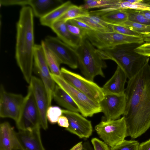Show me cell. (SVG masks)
<instances>
[{
	"label": "cell",
	"mask_w": 150,
	"mask_h": 150,
	"mask_svg": "<svg viewBox=\"0 0 150 150\" xmlns=\"http://www.w3.org/2000/svg\"><path fill=\"white\" fill-rule=\"evenodd\" d=\"M40 127L31 130H19L16 132L22 150H45L41 141Z\"/></svg>",
	"instance_id": "16"
},
{
	"label": "cell",
	"mask_w": 150,
	"mask_h": 150,
	"mask_svg": "<svg viewBox=\"0 0 150 150\" xmlns=\"http://www.w3.org/2000/svg\"><path fill=\"white\" fill-rule=\"evenodd\" d=\"M16 132L8 122L0 125V150H22Z\"/></svg>",
	"instance_id": "18"
},
{
	"label": "cell",
	"mask_w": 150,
	"mask_h": 150,
	"mask_svg": "<svg viewBox=\"0 0 150 150\" xmlns=\"http://www.w3.org/2000/svg\"><path fill=\"white\" fill-rule=\"evenodd\" d=\"M118 0H87L84 4L80 6L83 8L88 10L92 8H103L112 7Z\"/></svg>",
	"instance_id": "26"
},
{
	"label": "cell",
	"mask_w": 150,
	"mask_h": 150,
	"mask_svg": "<svg viewBox=\"0 0 150 150\" xmlns=\"http://www.w3.org/2000/svg\"><path fill=\"white\" fill-rule=\"evenodd\" d=\"M124 10L127 13L128 21L150 25V21L147 19L140 13V10L130 9Z\"/></svg>",
	"instance_id": "28"
},
{
	"label": "cell",
	"mask_w": 150,
	"mask_h": 150,
	"mask_svg": "<svg viewBox=\"0 0 150 150\" xmlns=\"http://www.w3.org/2000/svg\"><path fill=\"white\" fill-rule=\"evenodd\" d=\"M83 148V143L81 142L75 145L70 150H82Z\"/></svg>",
	"instance_id": "41"
},
{
	"label": "cell",
	"mask_w": 150,
	"mask_h": 150,
	"mask_svg": "<svg viewBox=\"0 0 150 150\" xmlns=\"http://www.w3.org/2000/svg\"><path fill=\"white\" fill-rule=\"evenodd\" d=\"M33 13L30 6L20 10L16 25L15 58L24 77L29 84L32 76L34 44Z\"/></svg>",
	"instance_id": "2"
},
{
	"label": "cell",
	"mask_w": 150,
	"mask_h": 150,
	"mask_svg": "<svg viewBox=\"0 0 150 150\" xmlns=\"http://www.w3.org/2000/svg\"><path fill=\"white\" fill-rule=\"evenodd\" d=\"M142 35L150 34V25L132 22L129 21L120 24Z\"/></svg>",
	"instance_id": "27"
},
{
	"label": "cell",
	"mask_w": 150,
	"mask_h": 150,
	"mask_svg": "<svg viewBox=\"0 0 150 150\" xmlns=\"http://www.w3.org/2000/svg\"><path fill=\"white\" fill-rule=\"evenodd\" d=\"M63 115L67 118L69 126L66 130L80 138H87L92 134L93 128L91 122L78 112L62 110Z\"/></svg>",
	"instance_id": "15"
},
{
	"label": "cell",
	"mask_w": 150,
	"mask_h": 150,
	"mask_svg": "<svg viewBox=\"0 0 150 150\" xmlns=\"http://www.w3.org/2000/svg\"><path fill=\"white\" fill-rule=\"evenodd\" d=\"M137 54L145 57H150V42L146 43L133 50Z\"/></svg>",
	"instance_id": "34"
},
{
	"label": "cell",
	"mask_w": 150,
	"mask_h": 150,
	"mask_svg": "<svg viewBox=\"0 0 150 150\" xmlns=\"http://www.w3.org/2000/svg\"><path fill=\"white\" fill-rule=\"evenodd\" d=\"M24 97L21 94L6 91L2 84L0 87V116L18 120Z\"/></svg>",
	"instance_id": "12"
},
{
	"label": "cell",
	"mask_w": 150,
	"mask_h": 150,
	"mask_svg": "<svg viewBox=\"0 0 150 150\" xmlns=\"http://www.w3.org/2000/svg\"><path fill=\"white\" fill-rule=\"evenodd\" d=\"M82 150H94L93 149L89 142L86 141L83 143V148Z\"/></svg>",
	"instance_id": "40"
},
{
	"label": "cell",
	"mask_w": 150,
	"mask_h": 150,
	"mask_svg": "<svg viewBox=\"0 0 150 150\" xmlns=\"http://www.w3.org/2000/svg\"><path fill=\"white\" fill-rule=\"evenodd\" d=\"M16 122L18 128L21 130H31L41 126L39 112L29 85L19 117Z\"/></svg>",
	"instance_id": "9"
},
{
	"label": "cell",
	"mask_w": 150,
	"mask_h": 150,
	"mask_svg": "<svg viewBox=\"0 0 150 150\" xmlns=\"http://www.w3.org/2000/svg\"><path fill=\"white\" fill-rule=\"evenodd\" d=\"M148 57L139 72L129 79L125 94L126 105L123 116L127 136L136 138L150 127V66Z\"/></svg>",
	"instance_id": "1"
},
{
	"label": "cell",
	"mask_w": 150,
	"mask_h": 150,
	"mask_svg": "<svg viewBox=\"0 0 150 150\" xmlns=\"http://www.w3.org/2000/svg\"><path fill=\"white\" fill-rule=\"evenodd\" d=\"M96 49L89 41L84 38L75 50L78 67L81 72L85 78L92 81L97 76L104 77L103 69L107 67L106 63L97 54Z\"/></svg>",
	"instance_id": "4"
},
{
	"label": "cell",
	"mask_w": 150,
	"mask_h": 150,
	"mask_svg": "<svg viewBox=\"0 0 150 150\" xmlns=\"http://www.w3.org/2000/svg\"><path fill=\"white\" fill-rule=\"evenodd\" d=\"M57 122L59 126L65 128H68L69 126L68 120L67 117L64 115L59 117Z\"/></svg>",
	"instance_id": "38"
},
{
	"label": "cell",
	"mask_w": 150,
	"mask_h": 150,
	"mask_svg": "<svg viewBox=\"0 0 150 150\" xmlns=\"http://www.w3.org/2000/svg\"><path fill=\"white\" fill-rule=\"evenodd\" d=\"M144 1L145 2H146L147 4H148L150 6V0L146 1Z\"/></svg>",
	"instance_id": "44"
},
{
	"label": "cell",
	"mask_w": 150,
	"mask_h": 150,
	"mask_svg": "<svg viewBox=\"0 0 150 150\" xmlns=\"http://www.w3.org/2000/svg\"><path fill=\"white\" fill-rule=\"evenodd\" d=\"M67 21L71 24L86 30H94L92 28L84 23L76 19L70 20Z\"/></svg>",
	"instance_id": "37"
},
{
	"label": "cell",
	"mask_w": 150,
	"mask_h": 150,
	"mask_svg": "<svg viewBox=\"0 0 150 150\" xmlns=\"http://www.w3.org/2000/svg\"><path fill=\"white\" fill-rule=\"evenodd\" d=\"M53 98L59 105L69 111L80 112L76 104L70 96L57 85H56Z\"/></svg>",
	"instance_id": "21"
},
{
	"label": "cell",
	"mask_w": 150,
	"mask_h": 150,
	"mask_svg": "<svg viewBox=\"0 0 150 150\" xmlns=\"http://www.w3.org/2000/svg\"><path fill=\"white\" fill-rule=\"evenodd\" d=\"M63 3L61 0H30L29 5L34 15L40 19Z\"/></svg>",
	"instance_id": "20"
},
{
	"label": "cell",
	"mask_w": 150,
	"mask_h": 150,
	"mask_svg": "<svg viewBox=\"0 0 150 150\" xmlns=\"http://www.w3.org/2000/svg\"><path fill=\"white\" fill-rule=\"evenodd\" d=\"M127 78L125 72L117 66L112 77L102 88L105 95L124 94L125 85Z\"/></svg>",
	"instance_id": "17"
},
{
	"label": "cell",
	"mask_w": 150,
	"mask_h": 150,
	"mask_svg": "<svg viewBox=\"0 0 150 150\" xmlns=\"http://www.w3.org/2000/svg\"><path fill=\"white\" fill-rule=\"evenodd\" d=\"M73 4L70 1L64 2L47 15L40 18V24L51 28L53 24L63 15Z\"/></svg>",
	"instance_id": "22"
},
{
	"label": "cell",
	"mask_w": 150,
	"mask_h": 150,
	"mask_svg": "<svg viewBox=\"0 0 150 150\" xmlns=\"http://www.w3.org/2000/svg\"><path fill=\"white\" fill-rule=\"evenodd\" d=\"M125 94L121 95H105L100 103L101 112L106 120H115L123 115L126 105Z\"/></svg>",
	"instance_id": "13"
},
{
	"label": "cell",
	"mask_w": 150,
	"mask_h": 150,
	"mask_svg": "<svg viewBox=\"0 0 150 150\" xmlns=\"http://www.w3.org/2000/svg\"><path fill=\"white\" fill-rule=\"evenodd\" d=\"M91 143L94 150H111L108 145L104 141H102L96 138H92Z\"/></svg>",
	"instance_id": "36"
},
{
	"label": "cell",
	"mask_w": 150,
	"mask_h": 150,
	"mask_svg": "<svg viewBox=\"0 0 150 150\" xmlns=\"http://www.w3.org/2000/svg\"><path fill=\"white\" fill-rule=\"evenodd\" d=\"M142 37L144 42H150V34L142 35Z\"/></svg>",
	"instance_id": "43"
},
{
	"label": "cell",
	"mask_w": 150,
	"mask_h": 150,
	"mask_svg": "<svg viewBox=\"0 0 150 150\" xmlns=\"http://www.w3.org/2000/svg\"><path fill=\"white\" fill-rule=\"evenodd\" d=\"M33 58L34 68L40 76L47 92L49 107L51 106L56 83L50 75V71L41 45H35Z\"/></svg>",
	"instance_id": "11"
},
{
	"label": "cell",
	"mask_w": 150,
	"mask_h": 150,
	"mask_svg": "<svg viewBox=\"0 0 150 150\" xmlns=\"http://www.w3.org/2000/svg\"><path fill=\"white\" fill-rule=\"evenodd\" d=\"M109 24H120L128 20L127 13L124 9H119L106 13L100 16Z\"/></svg>",
	"instance_id": "24"
},
{
	"label": "cell",
	"mask_w": 150,
	"mask_h": 150,
	"mask_svg": "<svg viewBox=\"0 0 150 150\" xmlns=\"http://www.w3.org/2000/svg\"><path fill=\"white\" fill-rule=\"evenodd\" d=\"M129 44L96 49L97 54L103 60L114 61L130 79L135 75L146 63L148 57L140 55L130 50Z\"/></svg>",
	"instance_id": "3"
},
{
	"label": "cell",
	"mask_w": 150,
	"mask_h": 150,
	"mask_svg": "<svg viewBox=\"0 0 150 150\" xmlns=\"http://www.w3.org/2000/svg\"><path fill=\"white\" fill-rule=\"evenodd\" d=\"M50 28L59 39L75 50L79 46L83 39L71 33L67 29L66 22H56Z\"/></svg>",
	"instance_id": "19"
},
{
	"label": "cell",
	"mask_w": 150,
	"mask_h": 150,
	"mask_svg": "<svg viewBox=\"0 0 150 150\" xmlns=\"http://www.w3.org/2000/svg\"><path fill=\"white\" fill-rule=\"evenodd\" d=\"M29 84L39 112L41 126L46 130L48 128L46 112L48 102L45 88L41 80L34 76H32Z\"/></svg>",
	"instance_id": "14"
},
{
	"label": "cell",
	"mask_w": 150,
	"mask_h": 150,
	"mask_svg": "<svg viewBox=\"0 0 150 150\" xmlns=\"http://www.w3.org/2000/svg\"><path fill=\"white\" fill-rule=\"evenodd\" d=\"M95 129L99 137L110 147L118 145L127 136L124 116L115 120H103L95 126Z\"/></svg>",
	"instance_id": "7"
},
{
	"label": "cell",
	"mask_w": 150,
	"mask_h": 150,
	"mask_svg": "<svg viewBox=\"0 0 150 150\" xmlns=\"http://www.w3.org/2000/svg\"><path fill=\"white\" fill-rule=\"evenodd\" d=\"M50 75L55 83L70 96L83 116L91 117L94 114L101 112L99 103L72 86L62 76L56 75L51 72Z\"/></svg>",
	"instance_id": "5"
},
{
	"label": "cell",
	"mask_w": 150,
	"mask_h": 150,
	"mask_svg": "<svg viewBox=\"0 0 150 150\" xmlns=\"http://www.w3.org/2000/svg\"><path fill=\"white\" fill-rule=\"evenodd\" d=\"M86 38L97 49L123 44H141L144 42L142 36H128L114 32H101L93 30H86Z\"/></svg>",
	"instance_id": "6"
},
{
	"label": "cell",
	"mask_w": 150,
	"mask_h": 150,
	"mask_svg": "<svg viewBox=\"0 0 150 150\" xmlns=\"http://www.w3.org/2000/svg\"><path fill=\"white\" fill-rule=\"evenodd\" d=\"M89 15L90 12L88 10L83 8L80 6H78L73 4L65 13L56 22H66L70 20L88 16Z\"/></svg>",
	"instance_id": "25"
},
{
	"label": "cell",
	"mask_w": 150,
	"mask_h": 150,
	"mask_svg": "<svg viewBox=\"0 0 150 150\" xmlns=\"http://www.w3.org/2000/svg\"><path fill=\"white\" fill-rule=\"evenodd\" d=\"M66 23L67 29L72 34L82 39L86 38V30L73 25L68 21Z\"/></svg>",
	"instance_id": "33"
},
{
	"label": "cell",
	"mask_w": 150,
	"mask_h": 150,
	"mask_svg": "<svg viewBox=\"0 0 150 150\" xmlns=\"http://www.w3.org/2000/svg\"><path fill=\"white\" fill-rule=\"evenodd\" d=\"M139 142L135 140H124L117 146L110 147L111 150H138Z\"/></svg>",
	"instance_id": "31"
},
{
	"label": "cell",
	"mask_w": 150,
	"mask_h": 150,
	"mask_svg": "<svg viewBox=\"0 0 150 150\" xmlns=\"http://www.w3.org/2000/svg\"><path fill=\"white\" fill-rule=\"evenodd\" d=\"M109 24L113 32L128 36L136 37L142 36V35L128 29L123 25L118 24Z\"/></svg>",
	"instance_id": "32"
},
{
	"label": "cell",
	"mask_w": 150,
	"mask_h": 150,
	"mask_svg": "<svg viewBox=\"0 0 150 150\" xmlns=\"http://www.w3.org/2000/svg\"><path fill=\"white\" fill-rule=\"evenodd\" d=\"M60 69L61 76L66 82L92 100L99 103L104 98L102 88L93 81L65 68Z\"/></svg>",
	"instance_id": "8"
},
{
	"label": "cell",
	"mask_w": 150,
	"mask_h": 150,
	"mask_svg": "<svg viewBox=\"0 0 150 150\" xmlns=\"http://www.w3.org/2000/svg\"><path fill=\"white\" fill-rule=\"evenodd\" d=\"M44 41L46 45L54 54L60 63L75 69L78 67L76 51L65 44L57 37L47 36Z\"/></svg>",
	"instance_id": "10"
},
{
	"label": "cell",
	"mask_w": 150,
	"mask_h": 150,
	"mask_svg": "<svg viewBox=\"0 0 150 150\" xmlns=\"http://www.w3.org/2000/svg\"><path fill=\"white\" fill-rule=\"evenodd\" d=\"M30 0H0L1 5L9 6L20 5L23 6L29 5Z\"/></svg>",
	"instance_id": "35"
},
{
	"label": "cell",
	"mask_w": 150,
	"mask_h": 150,
	"mask_svg": "<svg viewBox=\"0 0 150 150\" xmlns=\"http://www.w3.org/2000/svg\"><path fill=\"white\" fill-rule=\"evenodd\" d=\"M140 13L148 20L150 21V10H140Z\"/></svg>",
	"instance_id": "42"
},
{
	"label": "cell",
	"mask_w": 150,
	"mask_h": 150,
	"mask_svg": "<svg viewBox=\"0 0 150 150\" xmlns=\"http://www.w3.org/2000/svg\"><path fill=\"white\" fill-rule=\"evenodd\" d=\"M41 45L43 47L46 59L50 72L56 75L62 76L59 67L60 64L57 58L46 45L44 40L41 41Z\"/></svg>",
	"instance_id": "23"
},
{
	"label": "cell",
	"mask_w": 150,
	"mask_h": 150,
	"mask_svg": "<svg viewBox=\"0 0 150 150\" xmlns=\"http://www.w3.org/2000/svg\"><path fill=\"white\" fill-rule=\"evenodd\" d=\"M62 115V110L57 106H50L46 112L47 119L53 124L57 122L59 118Z\"/></svg>",
	"instance_id": "30"
},
{
	"label": "cell",
	"mask_w": 150,
	"mask_h": 150,
	"mask_svg": "<svg viewBox=\"0 0 150 150\" xmlns=\"http://www.w3.org/2000/svg\"><path fill=\"white\" fill-rule=\"evenodd\" d=\"M74 19L84 23L94 30L101 32H113L112 29L105 27L98 23L91 18L89 15Z\"/></svg>",
	"instance_id": "29"
},
{
	"label": "cell",
	"mask_w": 150,
	"mask_h": 150,
	"mask_svg": "<svg viewBox=\"0 0 150 150\" xmlns=\"http://www.w3.org/2000/svg\"><path fill=\"white\" fill-rule=\"evenodd\" d=\"M138 150H150V139L139 144Z\"/></svg>",
	"instance_id": "39"
}]
</instances>
